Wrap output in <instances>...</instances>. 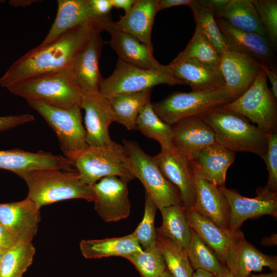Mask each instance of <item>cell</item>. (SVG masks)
<instances>
[{
	"mask_svg": "<svg viewBox=\"0 0 277 277\" xmlns=\"http://www.w3.org/2000/svg\"><path fill=\"white\" fill-rule=\"evenodd\" d=\"M160 277H173L168 269Z\"/></svg>",
	"mask_w": 277,
	"mask_h": 277,
	"instance_id": "cell-55",
	"label": "cell"
},
{
	"mask_svg": "<svg viewBox=\"0 0 277 277\" xmlns=\"http://www.w3.org/2000/svg\"><path fill=\"white\" fill-rule=\"evenodd\" d=\"M113 7L124 10L125 14L132 8L136 0H111Z\"/></svg>",
	"mask_w": 277,
	"mask_h": 277,
	"instance_id": "cell-49",
	"label": "cell"
},
{
	"mask_svg": "<svg viewBox=\"0 0 277 277\" xmlns=\"http://www.w3.org/2000/svg\"><path fill=\"white\" fill-rule=\"evenodd\" d=\"M157 209L155 203L146 193L143 218L134 231L132 233L143 249L150 247L157 242L154 221Z\"/></svg>",
	"mask_w": 277,
	"mask_h": 277,
	"instance_id": "cell-40",
	"label": "cell"
},
{
	"mask_svg": "<svg viewBox=\"0 0 277 277\" xmlns=\"http://www.w3.org/2000/svg\"><path fill=\"white\" fill-rule=\"evenodd\" d=\"M96 30H100L90 25L77 26L48 45L32 49L10 66L0 78V85L7 88L17 82L70 67Z\"/></svg>",
	"mask_w": 277,
	"mask_h": 277,
	"instance_id": "cell-1",
	"label": "cell"
},
{
	"mask_svg": "<svg viewBox=\"0 0 277 277\" xmlns=\"http://www.w3.org/2000/svg\"><path fill=\"white\" fill-rule=\"evenodd\" d=\"M152 88L140 92L123 94L109 99L116 122L128 130H136V122L142 109L151 101Z\"/></svg>",
	"mask_w": 277,
	"mask_h": 277,
	"instance_id": "cell-32",
	"label": "cell"
},
{
	"mask_svg": "<svg viewBox=\"0 0 277 277\" xmlns=\"http://www.w3.org/2000/svg\"><path fill=\"white\" fill-rule=\"evenodd\" d=\"M40 209L30 199L0 203V223L18 241L31 242L41 221Z\"/></svg>",
	"mask_w": 277,
	"mask_h": 277,
	"instance_id": "cell-20",
	"label": "cell"
},
{
	"mask_svg": "<svg viewBox=\"0 0 277 277\" xmlns=\"http://www.w3.org/2000/svg\"><path fill=\"white\" fill-rule=\"evenodd\" d=\"M215 277H235L229 271V270L225 267L224 270L219 274L215 275Z\"/></svg>",
	"mask_w": 277,
	"mask_h": 277,
	"instance_id": "cell-53",
	"label": "cell"
},
{
	"mask_svg": "<svg viewBox=\"0 0 277 277\" xmlns=\"http://www.w3.org/2000/svg\"><path fill=\"white\" fill-rule=\"evenodd\" d=\"M224 267L235 277H249L253 271L261 272L267 267L277 270L276 255L265 254L240 235L230 248Z\"/></svg>",
	"mask_w": 277,
	"mask_h": 277,
	"instance_id": "cell-23",
	"label": "cell"
},
{
	"mask_svg": "<svg viewBox=\"0 0 277 277\" xmlns=\"http://www.w3.org/2000/svg\"><path fill=\"white\" fill-rule=\"evenodd\" d=\"M194 0H159V11L175 6H191Z\"/></svg>",
	"mask_w": 277,
	"mask_h": 277,
	"instance_id": "cell-46",
	"label": "cell"
},
{
	"mask_svg": "<svg viewBox=\"0 0 277 277\" xmlns=\"http://www.w3.org/2000/svg\"><path fill=\"white\" fill-rule=\"evenodd\" d=\"M267 149L264 161L268 171V180L264 188L272 192H277V131L267 133Z\"/></svg>",
	"mask_w": 277,
	"mask_h": 277,
	"instance_id": "cell-42",
	"label": "cell"
},
{
	"mask_svg": "<svg viewBox=\"0 0 277 277\" xmlns=\"http://www.w3.org/2000/svg\"><path fill=\"white\" fill-rule=\"evenodd\" d=\"M18 176L27 185V197L39 208L70 199H80L93 202L95 199L92 186L81 180L76 169H40Z\"/></svg>",
	"mask_w": 277,
	"mask_h": 277,
	"instance_id": "cell-2",
	"label": "cell"
},
{
	"mask_svg": "<svg viewBox=\"0 0 277 277\" xmlns=\"http://www.w3.org/2000/svg\"><path fill=\"white\" fill-rule=\"evenodd\" d=\"M191 233L190 239L185 250L193 269H202L215 275L221 273L225 267L216 254L192 229Z\"/></svg>",
	"mask_w": 277,
	"mask_h": 277,
	"instance_id": "cell-35",
	"label": "cell"
},
{
	"mask_svg": "<svg viewBox=\"0 0 277 277\" xmlns=\"http://www.w3.org/2000/svg\"><path fill=\"white\" fill-rule=\"evenodd\" d=\"M102 32L96 30L92 33L70 66L74 81L82 93L99 91L104 80L98 66L103 45Z\"/></svg>",
	"mask_w": 277,
	"mask_h": 277,
	"instance_id": "cell-18",
	"label": "cell"
},
{
	"mask_svg": "<svg viewBox=\"0 0 277 277\" xmlns=\"http://www.w3.org/2000/svg\"><path fill=\"white\" fill-rule=\"evenodd\" d=\"M216 18L229 50L244 54L257 61L261 66L276 69V58L265 36L238 29L226 21Z\"/></svg>",
	"mask_w": 277,
	"mask_h": 277,
	"instance_id": "cell-17",
	"label": "cell"
},
{
	"mask_svg": "<svg viewBox=\"0 0 277 277\" xmlns=\"http://www.w3.org/2000/svg\"><path fill=\"white\" fill-rule=\"evenodd\" d=\"M173 148L189 162L215 143L214 133L202 116L182 120L171 125Z\"/></svg>",
	"mask_w": 277,
	"mask_h": 277,
	"instance_id": "cell-15",
	"label": "cell"
},
{
	"mask_svg": "<svg viewBox=\"0 0 277 277\" xmlns=\"http://www.w3.org/2000/svg\"><path fill=\"white\" fill-rule=\"evenodd\" d=\"M57 3L56 16L46 36L38 45L39 47L48 45L76 27L90 25L103 31L112 22L109 15L96 13L89 0H58Z\"/></svg>",
	"mask_w": 277,
	"mask_h": 277,
	"instance_id": "cell-11",
	"label": "cell"
},
{
	"mask_svg": "<svg viewBox=\"0 0 277 277\" xmlns=\"http://www.w3.org/2000/svg\"><path fill=\"white\" fill-rule=\"evenodd\" d=\"M123 145L130 171L141 181L159 210L182 203L178 190L163 175L152 157L133 141L123 139Z\"/></svg>",
	"mask_w": 277,
	"mask_h": 277,
	"instance_id": "cell-7",
	"label": "cell"
},
{
	"mask_svg": "<svg viewBox=\"0 0 277 277\" xmlns=\"http://www.w3.org/2000/svg\"><path fill=\"white\" fill-rule=\"evenodd\" d=\"M28 105L45 120L56 134L62 151L68 152L88 145L82 123L81 105L64 109L35 100H27Z\"/></svg>",
	"mask_w": 277,
	"mask_h": 277,
	"instance_id": "cell-9",
	"label": "cell"
},
{
	"mask_svg": "<svg viewBox=\"0 0 277 277\" xmlns=\"http://www.w3.org/2000/svg\"><path fill=\"white\" fill-rule=\"evenodd\" d=\"M221 55L216 48L196 27L194 33L185 48L172 61L171 64L184 62L190 58L219 65Z\"/></svg>",
	"mask_w": 277,
	"mask_h": 277,
	"instance_id": "cell-39",
	"label": "cell"
},
{
	"mask_svg": "<svg viewBox=\"0 0 277 277\" xmlns=\"http://www.w3.org/2000/svg\"><path fill=\"white\" fill-rule=\"evenodd\" d=\"M192 277H215V275L208 271L197 269L193 272Z\"/></svg>",
	"mask_w": 277,
	"mask_h": 277,
	"instance_id": "cell-51",
	"label": "cell"
},
{
	"mask_svg": "<svg viewBox=\"0 0 277 277\" xmlns=\"http://www.w3.org/2000/svg\"><path fill=\"white\" fill-rule=\"evenodd\" d=\"M89 2L94 12L102 16L108 15L113 7L111 0H89Z\"/></svg>",
	"mask_w": 277,
	"mask_h": 277,
	"instance_id": "cell-44",
	"label": "cell"
},
{
	"mask_svg": "<svg viewBox=\"0 0 277 277\" xmlns=\"http://www.w3.org/2000/svg\"><path fill=\"white\" fill-rule=\"evenodd\" d=\"M34 120L33 115L29 113L0 116V131L13 128Z\"/></svg>",
	"mask_w": 277,
	"mask_h": 277,
	"instance_id": "cell-43",
	"label": "cell"
},
{
	"mask_svg": "<svg viewBox=\"0 0 277 277\" xmlns=\"http://www.w3.org/2000/svg\"><path fill=\"white\" fill-rule=\"evenodd\" d=\"M214 14L238 29L265 36L252 0H228Z\"/></svg>",
	"mask_w": 277,
	"mask_h": 277,
	"instance_id": "cell-30",
	"label": "cell"
},
{
	"mask_svg": "<svg viewBox=\"0 0 277 277\" xmlns=\"http://www.w3.org/2000/svg\"><path fill=\"white\" fill-rule=\"evenodd\" d=\"M162 216L161 226L156 228V233L167 238L185 249L191 237V228L182 203L171 205L160 210Z\"/></svg>",
	"mask_w": 277,
	"mask_h": 277,
	"instance_id": "cell-31",
	"label": "cell"
},
{
	"mask_svg": "<svg viewBox=\"0 0 277 277\" xmlns=\"http://www.w3.org/2000/svg\"><path fill=\"white\" fill-rule=\"evenodd\" d=\"M38 2L35 0H11L9 4L14 7H26L31 5L32 4Z\"/></svg>",
	"mask_w": 277,
	"mask_h": 277,
	"instance_id": "cell-50",
	"label": "cell"
},
{
	"mask_svg": "<svg viewBox=\"0 0 277 277\" xmlns=\"http://www.w3.org/2000/svg\"><path fill=\"white\" fill-rule=\"evenodd\" d=\"M156 236L167 269L173 277H192L193 269L185 249L167 238L157 233Z\"/></svg>",
	"mask_w": 277,
	"mask_h": 277,
	"instance_id": "cell-38",
	"label": "cell"
},
{
	"mask_svg": "<svg viewBox=\"0 0 277 277\" xmlns=\"http://www.w3.org/2000/svg\"><path fill=\"white\" fill-rule=\"evenodd\" d=\"M212 128L215 143L231 151L254 153L264 161L267 149V133L243 115L225 108L214 107L202 116Z\"/></svg>",
	"mask_w": 277,
	"mask_h": 277,
	"instance_id": "cell-3",
	"label": "cell"
},
{
	"mask_svg": "<svg viewBox=\"0 0 277 277\" xmlns=\"http://www.w3.org/2000/svg\"><path fill=\"white\" fill-rule=\"evenodd\" d=\"M137 269L142 277H160L167 269L166 262L158 244L124 257Z\"/></svg>",
	"mask_w": 277,
	"mask_h": 277,
	"instance_id": "cell-37",
	"label": "cell"
},
{
	"mask_svg": "<svg viewBox=\"0 0 277 277\" xmlns=\"http://www.w3.org/2000/svg\"><path fill=\"white\" fill-rule=\"evenodd\" d=\"M196 27L216 48L221 56L229 51L212 11L199 4L197 1L190 6Z\"/></svg>",
	"mask_w": 277,
	"mask_h": 277,
	"instance_id": "cell-36",
	"label": "cell"
},
{
	"mask_svg": "<svg viewBox=\"0 0 277 277\" xmlns=\"http://www.w3.org/2000/svg\"><path fill=\"white\" fill-rule=\"evenodd\" d=\"M128 182L115 176L101 179L91 185L95 194L94 209L105 222H117L130 213Z\"/></svg>",
	"mask_w": 277,
	"mask_h": 277,
	"instance_id": "cell-13",
	"label": "cell"
},
{
	"mask_svg": "<svg viewBox=\"0 0 277 277\" xmlns=\"http://www.w3.org/2000/svg\"><path fill=\"white\" fill-rule=\"evenodd\" d=\"M275 239H276V234L273 235V237H268L267 239L266 238L262 240V244L264 245H274L275 242H276V241H275Z\"/></svg>",
	"mask_w": 277,
	"mask_h": 277,
	"instance_id": "cell-52",
	"label": "cell"
},
{
	"mask_svg": "<svg viewBox=\"0 0 277 277\" xmlns=\"http://www.w3.org/2000/svg\"><path fill=\"white\" fill-rule=\"evenodd\" d=\"M185 215L191 229L214 252L224 267L230 248L243 232L223 229L193 208L185 209Z\"/></svg>",
	"mask_w": 277,
	"mask_h": 277,
	"instance_id": "cell-27",
	"label": "cell"
},
{
	"mask_svg": "<svg viewBox=\"0 0 277 277\" xmlns=\"http://www.w3.org/2000/svg\"><path fill=\"white\" fill-rule=\"evenodd\" d=\"M35 252L30 242L19 241L7 249L0 262V277H22L32 264Z\"/></svg>",
	"mask_w": 277,
	"mask_h": 277,
	"instance_id": "cell-34",
	"label": "cell"
},
{
	"mask_svg": "<svg viewBox=\"0 0 277 277\" xmlns=\"http://www.w3.org/2000/svg\"><path fill=\"white\" fill-rule=\"evenodd\" d=\"M18 242L17 239L0 223V248L7 249Z\"/></svg>",
	"mask_w": 277,
	"mask_h": 277,
	"instance_id": "cell-45",
	"label": "cell"
},
{
	"mask_svg": "<svg viewBox=\"0 0 277 277\" xmlns=\"http://www.w3.org/2000/svg\"><path fill=\"white\" fill-rule=\"evenodd\" d=\"M136 129L146 136L156 141L160 144L161 151L173 148L172 127L162 121L155 113L151 101L140 112L136 120Z\"/></svg>",
	"mask_w": 277,
	"mask_h": 277,
	"instance_id": "cell-33",
	"label": "cell"
},
{
	"mask_svg": "<svg viewBox=\"0 0 277 277\" xmlns=\"http://www.w3.org/2000/svg\"><path fill=\"white\" fill-rule=\"evenodd\" d=\"M166 67L169 75L189 85L192 91H204L225 86L218 65L190 58Z\"/></svg>",
	"mask_w": 277,
	"mask_h": 277,
	"instance_id": "cell-22",
	"label": "cell"
},
{
	"mask_svg": "<svg viewBox=\"0 0 277 277\" xmlns=\"http://www.w3.org/2000/svg\"><path fill=\"white\" fill-rule=\"evenodd\" d=\"M72 165L64 155L40 151L37 152L19 149L0 150V169L21 173L40 169L70 170Z\"/></svg>",
	"mask_w": 277,
	"mask_h": 277,
	"instance_id": "cell-24",
	"label": "cell"
},
{
	"mask_svg": "<svg viewBox=\"0 0 277 277\" xmlns=\"http://www.w3.org/2000/svg\"><path fill=\"white\" fill-rule=\"evenodd\" d=\"M105 31L111 34L109 45L117 53L118 60L140 68L168 74L166 65L158 62L153 55V51L137 38L109 26Z\"/></svg>",
	"mask_w": 277,
	"mask_h": 277,
	"instance_id": "cell-26",
	"label": "cell"
},
{
	"mask_svg": "<svg viewBox=\"0 0 277 277\" xmlns=\"http://www.w3.org/2000/svg\"><path fill=\"white\" fill-rule=\"evenodd\" d=\"M63 155L76 168L81 180L90 186L105 177L115 176L128 182L135 177L130 171L123 145L113 142L103 146H90Z\"/></svg>",
	"mask_w": 277,
	"mask_h": 277,
	"instance_id": "cell-5",
	"label": "cell"
},
{
	"mask_svg": "<svg viewBox=\"0 0 277 277\" xmlns=\"http://www.w3.org/2000/svg\"><path fill=\"white\" fill-rule=\"evenodd\" d=\"M80 248L86 259H100L109 256H122L143 249L131 233L121 237L100 240H83Z\"/></svg>",
	"mask_w": 277,
	"mask_h": 277,
	"instance_id": "cell-29",
	"label": "cell"
},
{
	"mask_svg": "<svg viewBox=\"0 0 277 277\" xmlns=\"http://www.w3.org/2000/svg\"><path fill=\"white\" fill-rule=\"evenodd\" d=\"M267 78L271 85L270 89L273 96L277 99V71L276 69H271L265 66H261Z\"/></svg>",
	"mask_w": 277,
	"mask_h": 277,
	"instance_id": "cell-47",
	"label": "cell"
},
{
	"mask_svg": "<svg viewBox=\"0 0 277 277\" xmlns=\"http://www.w3.org/2000/svg\"><path fill=\"white\" fill-rule=\"evenodd\" d=\"M249 277H277V272L276 271H273L267 274H251Z\"/></svg>",
	"mask_w": 277,
	"mask_h": 277,
	"instance_id": "cell-54",
	"label": "cell"
},
{
	"mask_svg": "<svg viewBox=\"0 0 277 277\" xmlns=\"http://www.w3.org/2000/svg\"><path fill=\"white\" fill-rule=\"evenodd\" d=\"M223 106L243 115L267 133L276 129V98L268 86L262 69L243 94Z\"/></svg>",
	"mask_w": 277,
	"mask_h": 277,
	"instance_id": "cell-8",
	"label": "cell"
},
{
	"mask_svg": "<svg viewBox=\"0 0 277 277\" xmlns=\"http://www.w3.org/2000/svg\"><path fill=\"white\" fill-rule=\"evenodd\" d=\"M191 165L196 188L193 209L221 228L229 230V206L221 187L206 180L191 163Z\"/></svg>",
	"mask_w": 277,
	"mask_h": 277,
	"instance_id": "cell-21",
	"label": "cell"
},
{
	"mask_svg": "<svg viewBox=\"0 0 277 277\" xmlns=\"http://www.w3.org/2000/svg\"><path fill=\"white\" fill-rule=\"evenodd\" d=\"M228 0H199L198 3L211 10L214 13L223 7Z\"/></svg>",
	"mask_w": 277,
	"mask_h": 277,
	"instance_id": "cell-48",
	"label": "cell"
},
{
	"mask_svg": "<svg viewBox=\"0 0 277 277\" xmlns=\"http://www.w3.org/2000/svg\"><path fill=\"white\" fill-rule=\"evenodd\" d=\"M6 89L26 101H38L64 109L81 105L83 95L70 67L17 82Z\"/></svg>",
	"mask_w": 277,
	"mask_h": 277,
	"instance_id": "cell-4",
	"label": "cell"
},
{
	"mask_svg": "<svg viewBox=\"0 0 277 277\" xmlns=\"http://www.w3.org/2000/svg\"><path fill=\"white\" fill-rule=\"evenodd\" d=\"M221 188L229 206V230H238L242 224L249 219L264 215L277 217V192H270L264 187L258 188L256 196L248 198L225 186Z\"/></svg>",
	"mask_w": 277,
	"mask_h": 277,
	"instance_id": "cell-14",
	"label": "cell"
},
{
	"mask_svg": "<svg viewBox=\"0 0 277 277\" xmlns=\"http://www.w3.org/2000/svg\"><path fill=\"white\" fill-rule=\"evenodd\" d=\"M235 153L216 143L203 150L190 162L207 181L224 187L227 171L235 160Z\"/></svg>",
	"mask_w": 277,
	"mask_h": 277,
	"instance_id": "cell-28",
	"label": "cell"
},
{
	"mask_svg": "<svg viewBox=\"0 0 277 277\" xmlns=\"http://www.w3.org/2000/svg\"><path fill=\"white\" fill-rule=\"evenodd\" d=\"M161 84L185 85L168 74L140 68L118 59L113 73L103 80L100 91L111 99L119 95L153 88Z\"/></svg>",
	"mask_w": 277,
	"mask_h": 277,
	"instance_id": "cell-10",
	"label": "cell"
},
{
	"mask_svg": "<svg viewBox=\"0 0 277 277\" xmlns=\"http://www.w3.org/2000/svg\"><path fill=\"white\" fill-rule=\"evenodd\" d=\"M159 0H136L131 9L109 27L137 38L153 51L151 32L156 13Z\"/></svg>",
	"mask_w": 277,
	"mask_h": 277,
	"instance_id": "cell-25",
	"label": "cell"
},
{
	"mask_svg": "<svg viewBox=\"0 0 277 277\" xmlns=\"http://www.w3.org/2000/svg\"><path fill=\"white\" fill-rule=\"evenodd\" d=\"M81 107L85 111L87 145L103 146L112 143L109 127L112 123L116 122V118L110 100L100 91L83 93Z\"/></svg>",
	"mask_w": 277,
	"mask_h": 277,
	"instance_id": "cell-12",
	"label": "cell"
},
{
	"mask_svg": "<svg viewBox=\"0 0 277 277\" xmlns=\"http://www.w3.org/2000/svg\"><path fill=\"white\" fill-rule=\"evenodd\" d=\"M218 66L225 85L234 100L250 87L262 69L255 60L231 50L221 56Z\"/></svg>",
	"mask_w": 277,
	"mask_h": 277,
	"instance_id": "cell-19",
	"label": "cell"
},
{
	"mask_svg": "<svg viewBox=\"0 0 277 277\" xmlns=\"http://www.w3.org/2000/svg\"><path fill=\"white\" fill-rule=\"evenodd\" d=\"M271 47L277 45V1L252 0Z\"/></svg>",
	"mask_w": 277,
	"mask_h": 277,
	"instance_id": "cell-41",
	"label": "cell"
},
{
	"mask_svg": "<svg viewBox=\"0 0 277 277\" xmlns=\"http://www.w3.org/2000/svg\"><path fill=\"white\" fill-rule=\"evenodd\" d=\"M7 249H3V248H0V262H1V259L2 258L3 255V254L4 253L5 251Z\"/></svg>",
	"mask_w": 277,
	"mask_h": 277,
	"instance_id": "cell-56",
	"label": "cell"
},
{
	"mask_svg": "<svg viewBox=\"0 0 277 277\" xmlns=\"http://www.w3.org/2000/svg\"><path fill=\"white\" fill-rule=\"evenodd\" d=\"M165 178L178 190L185 209L193 208L196 188L190 162L173 148L152 156Z\"/></svg>",
	"mask_w": 277,
	"mask_h": 277,
	"instance_id": "cell-16",
	"label": "cell"
},
{
	"mask_svg": "<svg viewBox=\"0 0 277 277\" xmlns=\"http://www.w3.org/2000/svg\"><path fill=\"white\" fill-rule=\"evenodd\" d=\"M233 100L224 86L201 92H176L151 104L158 116L171 126L186 118L201 116L208 110Z\"/></svg>",
	"mask_w": 277,
	"mask_h": 277,
	"instance_id": "cell-6",
	"label": "cell"
}]
</instances>
